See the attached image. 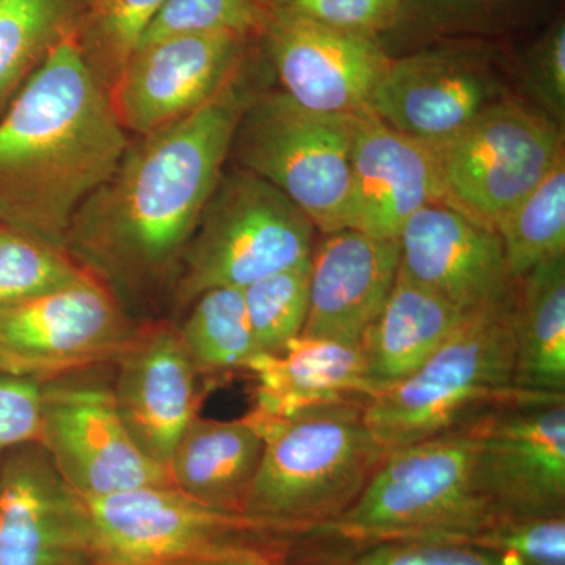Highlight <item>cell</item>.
<instances>
[{
  "mask_svg": "<svg viewBox=\"0 0 565 565\" xmlns=\"http://www.w3.org/2000/svg\"><path fill=\"white\" fill-rule=\"evenodd\" d=\"M494 232L503 244L505 264L515 281L546 259L565 255L564 161L501 215Z\"/></svg>",
  "mask_w": 565,
  "mask_h": 565,
  "instance_id": "27",
  "label": "cell"
},
{
  "mask_svg": "<svg viewBox=\"0 0 565 565\" xmlns=\"http://www.w3.org/2000/svg\"><path fill=\"white\" fill-rule=\"evenodd\" d=\"M39 444L81 497L174 487L169 468L134 444L111 388L95 382L57 379L43 384Z\"/></svg>",
  "mask_w": 565,
  "mask_h": 565,
  "instance_id": "11",
  "label": "cell"
},
{
  "mask_svg": "<svg viewBox=\"0 0 565 565\" xmlns=\"http://www.w3.org/2000/svg\"><path fill=\"white\" fill-rule=\"evenodd\" d=\"M247 371L256 381L252 414L262 418H281L311 405L371 396L360 343L299 337L280 355L259 353Z\"/></svg>",
  "mask_w": 565,
  "mask_h": 565,
  "instance_id": "21",
  "label": "cell"
},
{
  "mask_svg": "<svg viewBox=\"0 0 565 565\" xmlns=\"http://www.w3.org/2000/svg\"><path fill=\"white\" fill-rule=\"evenodd\" d=\"M0 565H95L82 498L39 441L2 455Z\"/></svg>",
  "mask_w": 565,
  "mask_h": 565,
  "instance_id": "14",
  "label": "cell"
},
{
  "mask_svg": "<svg viewBox=\"0 0 565 565\" xmlns=\"http://www.w3.org/2000/svg\"><path fill=\"white\" fill-rule=\"evenodd\" d=\"M43 385L0 374V455L39 441Z\"/></svg>",
  "mask_w": 565,
  "mask_h": 565,
  "instance_id": "36",
  "label": "cell"
},
{
  "mask_svg": "<svg viewBox=\"0 0 565 565\" xmlns=\"http://www.w3.org/2000/svg\"><path fill=\"white\" fill-rule=\"evenodd\" d=\"M468 315L397 273L381 313L360 340L371 396L414 375Z\"/></svg>",
  "mask_w": 565,
  "mask_h": 565,
  "instance_id": "22",
  "label": "cell"
},
{
  "mask_svg": "<svg viewBox=\"0 0 565 565\" xmlns=\"http://www.w3.org/2000/svg\"><path fill=\"white\" fill-rule=\"evenodd\" d=\"M81 498L95 565H159L241 546H289L294 541L245 515L207 508L177 487Z\"/></svg>",
  "mask_w": 565,
  "mask_h": 565,
  "instance_id": "8",
  "label": "cell"
},
{
  "mask_svg": "<svg viewBox=\"0 0 565 565\" xmlns=\"http://www.w3.org/2000/svg\"><path fill=\"white\" fill-rule=\"evenodd\" d=\"M501 520L479 471V418L392 449L340 519L303 537L343 544L459 541Z\"/></svg>",
  "mask_w": 565,
  "mask_h": 565,
  "instance_id": "4",
  "label": "cell"
},
{
  "mask_svg": "<svg viewBox=\"0 0 565 565\" xmlns=\"http://www.w3.org/2000/svg\"><path fill=\"white\" fill-rule=\"evenodd\" d=\"M114 363L115 405L145 456L169 468L174 446L199 416V371L172 327L134 333Z\"/></svg>",
  "mask_w": 565,
  "mask_h": 565,
  "instance_id": "18",
  "label": "cell"
},
{
  "mask_svg": "<svg viewBox=\"0 0 565 565\" xmlns=\"http://www.w3.org/2000/svg\"><path fill=\"white\" fill-rule=\"evenodd\" d=\"M363 403L333 401L281 418L250 412L264 449L244 515L292 539L340 519L386 455L364 423Z\"/></svg>",
  "mask_w": 565,
  "mask_h": 565,
  "instance_id": "3",
  "label": "cell"
},
{
  "mask_svg": "<svg viewBox=\"0 0 565 565\" xmlns=\"http://www.w3.org/2000/svg\"><path fill=\"white\" fill-rule=\"evenodd\" d=\"M512 307L468 315L414 375L364 399V423L386 452L449 433L504 405L559 397L515 388Z\"/></svg>",
  "mask_w": 565,
  "mask_h": 565,
  "instance_id": "5",
  "label": "cell"
},
{
  "mask_svg": "<svg viewBox=\"0 0 565 565\" xmlns=\"http://www.w3.org/2000/svg\"><path fill=\"white\" fill-rule=\"evenodd\" d=\"M84 0H0V115L47 52L76 29Z\"/></svg>",
  "mask_w": 565,
  "mask_h": 565,
  "instance_id": "25",
  "label": "cell"
},
{
  "mask_svg": "<svg viewBox=\"0 0 565 565\" xmlns=\"http://www.w3.org/2000/svg\"><path fill=\"white\" fill-rule=\"evenodd\" d=\"M512 330L515 388L535 396L565 394V255L516 281Z\"/></svg>",
  "mask_w": 565,
  "mask_h": 565,
  "instance_id": "24",
  "label": "cell"
},
{
  "mask_svg": "<svg viewBox=\"0 0 565 565\" xmlns=\"http://www.w3.org/2000/svg\"><path fill=\"white\" fill-rule=\"evenodd\" d=\"M315 225L269 182L245 170L223 174L182 255L178 302L217 288L243 289L310 258Z\"/></svg>",
  "mask_w": 565,
  "mask_h": 565,
  "instance_id": "7",
  "label": "cell"
},
{
  "mask_svg": "<svg viewBox=\"0 0 565 565\" xmlns=\"http://www.w3.org/2000/svg\"><path fill=\"white\" fill-rule=\"evenodd\" d=\"M264 438L252 416L218 422L196 416L174 446V487L215 511L244 515L262 462Z\"/></svg>",
  "mask_w": 565,
  "mask_h": 565,
  "instance_id": "23",
  "label": "cell"
},
{
  "mask_svg": "<svg viewBox=\"0 0 565 565\" xmlns=\"http://www.w3.org/2000/svg\"><path fill=\"white\" fill-rule=\"evenodd\" d=\"M479 471L501 519L565 515V396L479 416Z\"/></svg>",
  "mask_w": 565,
  "mask_h": 565,
  "instance_id": "12",
  "label": "cell"
},
{
  "mask_svg": "<svg viewBox=\"0 0 565 565\" xmlns=\"http://www.w3.org/2000/svg\"><path fill=\"white\" fill-rule=\"evenodd\" d=\"M92 275L66 248L0 225V303L61 291Z\"/></svg>",
  "mask_w": 565,
  "mask_h": 565,
  "instance_id": "31",
  "label": "cell"
},
{
  "mask_svg": "<svg viewBox=\"0 0 565 565\" xmlns=\"http://www.w3.org/2000/svg\"><path fill=\"white\" fill-rule=\"evenodd\" d=\"M429 147L449 203L493 228L564 161L555 122L505 99L487 107L451 139Z\"/></svg>",
  "mask_w": 565,
  "mask_h": 565,
  "instance_id": "9",
  "label": "cell"
},
{
  "mask_svg": "<svg viewBox=\"0 0 565 565\" xmlns=\"http://www.w3.org/2000/svg\"><path fill=\"white\" fill-rule=\"evenodd\" d=\"M129 143L109 90L66 33L0 115V225L65 248Z\"/></svg>",
  "mask_w": 565,
  "mask_h": 565,
  "instance_id": "1",
  "label": "cell"
},
{
  "mask_svg": "<svg viewBox=\"0 0 565 565\" xmlns=\"http://www.w3.org/2000/svg\"><path fill=\"white\" fill-rule=\"evenodd\" d=\"M267 46L286 95L305 109L330 115L370 111L392 58L377 40L338 31L274 9Z\"/></svg>",
  "mask_w": 565,
  "mask_h": 565,
  "instance_id": "17",
  "label": "cell"
},
{
  "mask_svg": "<svg viewBox=\"0 0 565 565\" xmlns=\"http://www.w3.org/2000/svg\"><path fill=\"white\" fill-rule=\"evenodd\" d=\"M416 7H423L427 10H446V9H462V7L475 6V3H482L486 0H412Z\"/></svg>",
  "mask_w": 565,
  "mask_h": 565,
  "instance_id": "37",
  "label": "cell"
},
{
  "mask_svg": "<svg viewBox=\"0 0 565 565\" xmlns=\"http://www.w3.org/2000/svg\"><path fill=\"white\" fill-rule=\"evenodd\" d=\"M399 273L465 313L514 302L503 244L493 226L448 203L416 211L399 237Z\"/></svg>",
  "mask_w": 565,
  "mask_h": 565,
  "instance_id": "15",
  "label": "cell"
},
{
  "mask_svg": "<svg viewBox=\"0 0 565 565\" xmlns=\"http://www.w3.org/2000/svg\"><path fill=\"white\" fill-rule=\"evenodd\" d=\"M132 334L117 300L92 275L61 291L0 303V374L47 384L115 362Z\"/></svg>",
  "mask_w": 565,
  "mask_h": 565,
  "instance_id": "10",
  "label": "cell"
},
{
  "mask_svg": "<svg viewBox=\"0 0 565 565\" xmlns=\"http://www.w3.org/2000/svg\"><path fill=\"white\" fill-rule=\"evenodd\" d=\"M245 106L228 84L188 117L129 143L77 212L65 248L126 280L169 273L217 188Z\"/></svg>",
  "mask_w": 565,
  "mask_h": 565,
  "instance_id": "2",
  "label": "cell"
},
{
  "mask_svg": "<svg viewBox=\"0 0 565 565\" xmlns=\"http://www.w3.org/2000/svg\"><path fill=\"white\" fill-rule=\"evenodd\" d=\"M403 6L404 0H275L274 9L375 39L401 21Z\"/></svg>",
  "mask_w": 565,
  "mask_h": 565,
  "instance_id": "34",
  "label": "cell"
},
{
  "mask_svg": "<svg viewBox=\"0 0 565 565\" xmlns=\"http://www.w3.org/2000/svg\"><path fill=\"white\" fill-rule=\"evenodd\" d=\"M289 565H503L478 546L459 541H385L343 544L299 537L286 553Z\"/></svg>",
  "mask_w": 565,
  "mask_h": 565,
  "instance_id": "29",
  "label": "cell"
},
{
  "mask_svg": "<svg viewBox=\"0 0 565 565\" xmlns=\"http://www.w3.org/2000/svg\"><path fill=\"white\" fill-rule=\"evenodd\" d=\"M500 96L484 57L470 50L441 47L390 61L370 111L397 132L437 145L467 128Z\"/></svg>",
  "mask_w": 565,
  "mask_h": 565,
  "instance_id": "16",
  "label": "cell"
},
{
  "mask_svg": "<svg viewBox=\"0 0 565 565\" xmlns=\"http://www.w3.org/2000/svg\"><path fill=\"white\" fill-rule=\"evenodd\" d=\"M311 256L243 288L259 352L280 355L302 333L310 303Z\"/></svg>",
  "mask_w": 565,
  "mask_h": 565,
  "instance_id": "30",
  "label": "cell"
},
{
  "mask_svg": "<svg viewBox=\"0 0 565 565\" xmlns=\"http://www.w3.org/2000/svg\"><path fill=\"white\" fill-rule=\"evenodd\" d=\"M169 0H84L76 33L87 62L110 93L111 85Z\"/></svg>",
  "mask_w": 565,
  "mask_h": 565,
  "instance_id": "28",
  "label": "cell"
},
{
  "mask_svg": "<svg viewBox=\"0 0 565 565\" xmlns=\"http://www.w3.org/2000/svg\"><path fill=\"white\" fill-rule=\"evenodd\" d=\"M527 82L537 102L553 120L565 117V24L557 21L534 44L527 55Z\"/></svg>",
  "mask_w": 565,
  "mask_h": 565,
  "instance_id": "35",
  "label": "cell"
},
{
  "mask_svg": "<svg viewBox=\"0 0 565 565\" xmlns=\"http://www.w3.org/2000/svg\"><path fill=\"white\" fill-rule=\"evenodd\" d=\"M356 115L308 110L286 93L247 103L232 141L239 169L285 193L323 234L351 228Z\"/></svg>",
  "mask_w": 565,
  "mask_h": 565,
  "instance_id": "6",
  "label": "cell"
},
{
  "mask_svg": "<svg viewBox=\"0 0 565 565\" xmlns=\"http://www.w3.org/2000/svg\"><path fill=\"white\" fill-rule=\"evenodd\" d=\"M351 178V230L381 239H397L416 211L451 204L429 145L390 128L373 111L353 121Z\"/></svg>",
  "mask_w": 565,
  "mask_h": 565,
  "instance_id": "19",
  "label": "cell"
},
{
  "mask_svg": "<svg viewBox=\"0 0 565 565\" xmlns=\"http://www.w3.org/2000/svg\"><path fill=\"white\" fill-rule=\"evenodd\" d=\"M243 35L188 33L137 47L110 88L126 132L143 137L188 117L230 84Z\"/></svg>",
  "mask_w": 565,
  "mask_h": 565,
  "instance_id": "13",
  "label": "cell"
},
{
  "mask_svg": "<svg viewBox=\"0 0 565 565\" xmlns=\"http://www.w3.org/2000/svg\"><path fill=\"white\" fill-rule=\"evenodd\" d=\"M311 253L310 303L300 337L359 344L399 273V241L356 230L326 234Z\"/></svg>",
  "mask_w": 565,
  "mask_h": 565,
  "instance_id": "20",
  "label": "cell"
},
{
  "mask_svg": "<svg viewBox=\"0 0 565 565\" xmlns=\"http://www.w3.org/2000/svg\"><path fill=\"white\" fill-rule=\"evenodd\" d=\"M0 462H2V455H0Z\"/></svg>",
  "mask_w": 565,
  "mask_h": 565,
  "instance_id": "38",
  "label": "cell"
},
{
  "mask_svg": "<svg viewBox=\"0 0 565 565\" xmlns=\"http://www.w3.org/2000/svg\"><path fill=\"white\" fill-rule=\"evenodd\" d=\"M178 332L200 375L247 371L252 360L262 353L239 288L202 294Z\"/></svg>",
  "mask_w": 565,
  "mask_h": 565,
  "instance_id": "26",
  "label": "cell"
},
{
  "mask_svg": "<svg viewBox=\"0 0 565 565\" xmlns=\"http://www.w3.org/2000/svg\"><path fill=\"white\" fill-rule=\"evenodd\" d=\"M259 0H169L139 47L188 33L232 32L245 36L262 22Z\"/></svg>",
  "mask_w": 565,
  "mask_h": 565,
  "instance_id": "33",
  "label": "cell"
},
{
  "mask_svg": "<svg viewBox=\"0 0 565 565\" xmlns=\"http://www.w3.org/2000/svg\"><path fill=\"white\" fill-rule=\"evenodd\" d=\"M463 542L503 565H565V515L501 519Z\"/></svg>",
  "mask_w": 565,
  "mask_h": 565,
  "instance_id": "32",
  "label": "cell"
}]
</instances>
